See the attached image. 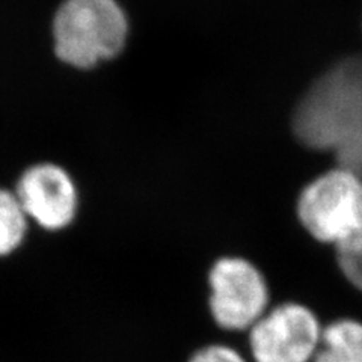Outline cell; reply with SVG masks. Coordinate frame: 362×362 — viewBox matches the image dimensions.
<instances>
[{
	"label": "cell",
	"instance_id": "30bf717a",
	"mask_svg": "<svg viewBox=\"0 0 362 362\" xmlns=\"http://www.w3.org/2000/svg\"><path fill=\"white\" fill-rule=\"evenodd\" d=\"M189 362H246L234 349L214 344L207 346L192 355Z\"/></svg>",
	"mask_w": 362,
	"mask_h": 362
},
{
	"label": "cell",
	"instance_id": "3957f363",
	"mask_svg": "<svg viewBox=\"0 0 362 362\" xmlns=\"http://www.w3.org/2000/svg\"><path fill=\"white\" fill-rule=\"evenodd\" d=\"M298 218L311 237L335 247L362 230V177L334 168L305 187Z\"/></svg>",
	"mask_w": 362,
	"mask_h": 362
},
{
	"label": "cell",
	"instance_id": "7a4b0ae2",
	"mask_svg": "<svg viewBox=\"0 0 362 362\" xmlns=\"http://www.w3.org/2000/svg\"><path fill=\"white\" fill-rule=\"evenodd\" d=\"M127 33V16L117 0H65L53 21L56 54L82 70L115 58Z\"/></svg>",
	"mask_w": 362,
	"mask_h": 362
},
{
	"label": "cell",
	"instance_id": "8992f818",
	"mask_svg": "<svg viewBox=\"0 0 362 362\" xmlns=\"http://www.w3.org/2000/svg\"><path fill=\"white\" fill-rule=\"evenodd\" d=\"M26 216L49 231L64 230L77 210V192L62 168L42 163L29 168L17 185V194Z\"/></svg>",
	"mask_w": 362,
	"mask_h": 362
},
{
	"label": "cell",
	"instance_id": "ba28073f",
	"mask_svg": "<svg viewBox=\"0 0 362 362\" xmlns=\"http://www.w3.org/2000/svg\"><path fill=\"white\" fill-rule=\"evenodd\" d=\"M28 216L18 198L0 190V257H8L25 242Z\"/></svg>",
	"mask_w": 362,
	"mask_h": 362
},
{
	"label": "cell",
	"instance_id": "52a82bcc",
	"mask_svg": "<svg viewBox=\"0 0 362 362\" xmlns=\"http://www.w3.org/2000/svg\"><path fill=\"white\" fill-rule=\"evenodd\" d=\"M313 362H362V323L343 319L327 325Z\"/></svg>",
	"mask_w": 362,
	"mask_h": 362
},
{
	"label": "cell",
	"instance_id": "5b68a950",
	"mask_svg": "<svg viewBox=\"0 0 362 362\" xmlns=\"http://www.w3.org/2000/svg\"><path fill=\"white\" fill-rule=\"evenodd\" d=\"M322 332L310 308L287 302L267 311L249 329V346L255 362H313Z\"/></svg>",
	"mask_w": 362,
	"mask_h": 362
},
{
	"label": "cell",
	"instance_id": "9c48e42d",
	"mask_svg": "<svg viewBox=\"0 0 362 362\" xmlns=\"http://www.w3.org/2000/svg\"><path fill=\"white\" fill-rule=\"evenodd\" d=\"M338 267L344 278L362 293V230L335 247Z\"/></svg>",
	"mask_w": 362,
	"mask_h": 362
},
{
	"label": "cell",
	"instance_id": "277c9868",
	"mask_svg": "<svg viewBox=\"0 0 362 362\" xmlns=\"http://www.w3.org/2000/svg\"><path fill=\"white\" fill-rule=\"evenodd\" d=\"M211 317L226 331H245L267 313L269 288L252 263L237 257H223L209 274Z\"/></svg>",
	"mask_w": 362,
	"mask_h": 362
},
{
	"label": "cell",
	"instance_id": "6da1fadb",
	"mask_svg": "<svg viewBox=\"0 0 362 362\" xmlns=\"http://www.w3.org/2000/svg\"><path fill=\"white\" fill-rule=\"evenodd\" d=\"M291 130L307 148L329 153L362 177V54L331 65L294 107Z\"/></svg>",
	"mask_w": 362,
	"mask_h": 362
}]
</instances>
